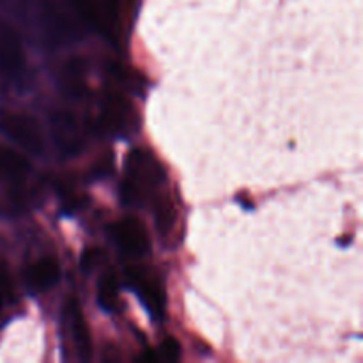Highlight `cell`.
Here are the masks:
<instances>
[{
    "label": "cell",
    "mask_w": 363,
    "mask_h": 363,
    "mask_svg": "<svg viewBox=\"0 0 363 363\" xmlns=\"http://www.w3.org/2000/svg\"><path fill=\"white\" fill-rule=\"evenodd\" d=\"M140 360H149V362H156L158 358H156V354L152 353V351H145L144 354L140 357Z\"/></svg>",
    "instance_id": "ac0fdd59"
},
{
    "label": "cell",
    "mask_w": 363,
    "mask_h": 363,
    "mask_svg": "<svg viewBox=\"0 0 363 363\" xmlns=\"http://www.w3.org/2000/svg\"><path fill=\"white\" fill-rule=\"evenodd\" d=\"M128 282L138 291L142 301L147 307L149 314L152 318L160 319L165 312V294H163V289L160 287V284L156 280H149V277L145 273H142L140 269H128L126 273Z\"/></svg>",
    "instance_id": "52a82bcc"
},
{
    "label": "cell",
    "mask_w": 363,
    "mask_h": 363,
    "mask_svg": "<svg viewBox=\"0 0 363 363\" xmlns=\"http://www.w3.org/2000/svg\"><path fill=\"white\" fill-rule=\"evenodd\" d=\"M160 351H162V357L167 362H176L181 357V346L176 339L163 340L162 346H160Z\"/></svg>",
    "instance_id": "9a60e30c"
},
{
    "label": "cell",
    "mask_w": 363,
    "mask_h": 363,
    "mask_svg": "<svg viewBox=\"0 0 363 363\" xmlns=\"http://www.w3.org/2000/svg\"><path fill=\"white\" fill-rule=\"evenodd\" d=\"M156 220H158V229L162 230V233H169L174 225V220H176V213H174L172 204H169V202L160 204Z\"/></svg>",
    "instance_id": "5bb4252c"
},
{
    "label": "cell",
    "mask_w": 363,
    "mask_h": 363,
    "mask_svg": "<svg viewBox=\"0 0 363 363\" xmlns=\"http://www.w3.org/2000/svg\"><path fill=\"white\" fill-rule=\"evenodd\" d=\"M27 206L25 194L20 190H11L0 199V215L4 216H18Z\"/></svg>",
    "instance_id": "4fadbf2b"
},
{
    "label": "cell",
    "mask_w": 363,
    "mask_h": 363,
    "mask_svg": "<svg viewBox=\"0 0 363 363\" xmlns=\"http://www.w3.org/2000/svg\"><path fill=\"white\" fill-rule=\"evenodd\" d=\"M131 121V105L126 96L119 92H106L101 103L98 130L103 135H121Z\"/></svg>",
    "instance_id": "277c9868"
},
{
    "label": "cell",
    "mask_w": 363,
    "mask_h": 363,
    "mask_svg": "<svg viewBox=\"0 0 363 363\" xmlns=\"http://www.w3.org/2000/svg\"><path fill=\"white\" fill-rule=\"evenodd\" d=\"M0 130L11 140L16 142L21 149L32 152V155H41L45 149V140H43L39 124L27 113L2 112L0 113Z\"/></svg>",
    "instance_id": "7a4b0ae2"
},
{
    "label": "cell",
    "mask_w": 363,
    "mask_h": 363,
    "mask_svg": "<svg viewBox=\"0 0 363 363\" xmlns=\"http://www.w3.org/2000/svg\"><path fill=\"white\" fill-rule=\"evenodd\" d=\"M2 303H4V298L0 296V308H2Z\"/></svg>",
    "instance_id": "d6986e66"
},
{
    "label": "cell",
    "mask_w": 363,
    "mask_h": 363,
    "mask_svg": "<svg viewBox=\"0 0 363 363\" xmlns=\"http://www.w3.org/2000/svg\"><path fill=\"white\" fill-rule=\"evenodd\" d=\"M113 238L124 254L131 257H142L149 252V236L144 223L135 216L119 220L113 227Z\"/></svg>",
    "instance_id": "5b68a950"
},
{
    "label": "cell",
    "mask_w": 363,
    "mask_h": 363,
    "mask_svg": "<svg viewBox=\"0 0 363 363\" xmlns=\"http://www.w3.org/2000/svg\"><path fill=\"white\" fill-rule=\"evenodd\" d=\"M9 294H11V280L9 277H7L6 268H4V264L0 262V296L6 300Z\"/></svg>",
    "instance_id": "e0dca14e"
},
{
    "label": "cell",
    "mask_w": 363,
    "mask_h": 363,
    "mask_svg": "<svg viewBox=\"0 0 363 363\" xmlns=\"http://www.w3.org/2000/svg\"><path fill=\"white\" fill-rule=\"evenodd\" d=\"M60 279V266L57 259L45 257L41 261L34 262L30 268L27 269V284L32 291L35 293H43V291L50 289L55 286Z\"/></svg>",
    "instance_id": "ba28073f"
},
{
    "label": "cell",
    "mask_w": 363,
    "mask_h": 363,
    "mask_svg": "<svg viewBox=\"0 0 363 363\" xmlns=\"http://www.w3.org/2000/svg\"><path fill=\"white\" fill-rule=\"evenodd\" d=\"M50 131L59 151L66 156L77 155L84 145V133L77 117L66 110H57L50 116Z\"/></svg>",
    "instance_id": "3957f363"
},
{
    "label": "cell",
    "mask_w": 363,
    "mask_h": 363,
    "mask_svg": "<svg viewBox=\"0 0 363 363\" xmlns=\"http://www.w3.org/2000/svg\"><path fill=\"white\" fill-rule=\"evenodd\" d=\"M98 298L105 311H116L117 303H119V284H117L116 275L106 273L101 277L98 286Z\"/></svg>",
    "instance_id": "7c38bea8"
},
{
    "label": "cell",
    "mask_w": 363,
    "mask_h": 363,
    "mask_svg": "<svg viewBox=\"0 0 363 363\" xmlns=\"http://www.w3.org/2000/svg\"><path fill=\"white\" fill-rule=\"evenodd\" d=\"M165 179L162 163L151 151L133 149L126 160V179L121 186V199L126 206H140L149 190Z\"/></svg>",
    "instance_id": "6da1fadb"
},
{
    "label": "cell",
    "mask_w": 363,
    "mask_h": 363,
    "mask_svg": "<svg viewBox=\"0 0 363 363\" xmlns=\"http://www.w3.org/2000/svg\"><path fill=\"white\" fill-rule=\"evenodd\" d=\"M28 162L16 151L0 147V181L2 183H20L28 174Z\"/></svg>",
    "instance_id": "30bf717a"
},
{
    "label": "cell",
    "mask_w": 363,
    "mask_h": 363,
    "mask_svg": "<svg viewBox=\"0 0 363 363\" xmlns=\"http://www.w3.org/2000/svg\"><path fill=\"white\" fill-rule=\"evenodd\" d=\"M67 318L71 321V333H73L74 346H77L78 354H80L84 360H89L91 357V333H89V326L85 323L84 314H82L80 307H78L77 300H71L67 303Z\"/></svg>",
    "instance_id": "9c48e42d"
},
{
    "label": "cell",
    "mask_w": 363,
    "mask_h": 363,
    "mask_svg": "<svg viewBox=\"0 0 363 363\" xmlns=\"http://www.w3.org/2000/svg\"><path fill=\"white\" fill-rule=\"evenodd\" d=\"M99 261H101V252L98 248H87L84 255H82V268L85 272H91V269H94L99 264Z\"/></svg>",
    "instance_id": "2e32d148"
},
{
    "label": "cell",
    "mask_w": 363,
    "mask_h": 363,
    "mask_svg": "<svg viewBox=\"0 0 363 363\" xmlns=\"http://www.w3.org/2000/svg\"><path fill=\"white\" fill-rule=\"evenodd\" d=\"M60 84L64 92L71 98H82L85 94V64L82 59H71L64 64L62 73H60Z\"/></svg>",
    "instance_id": "8fae6325"
},
{
    "label": "cell",
    "mask_w": 363,
    "mask_h": 363,
    "mask_svg": "<svg viewBox=\"0 0 363 363\" xmlns=\"http://www.w3.org/2000/svg\"><path fill=\"white\" fill-rule=\"evenodd\" d=\"M25 69V53L18 32L0 21V71L7 77H20Z\"/></svg>",
    "instance_id": "8992f818"
}]
</instances>
